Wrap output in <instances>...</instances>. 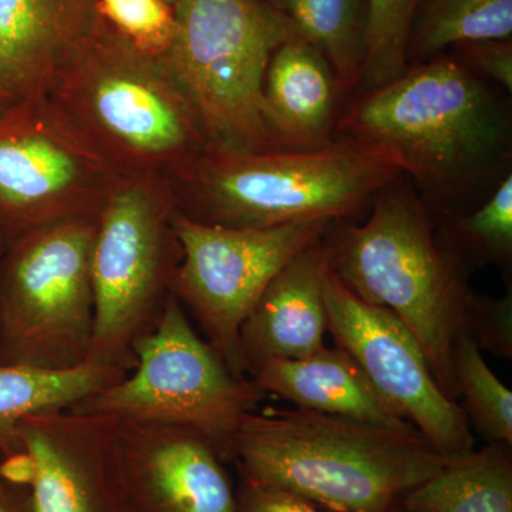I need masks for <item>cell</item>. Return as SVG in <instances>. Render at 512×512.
Returning a JSON list of instances; mask_svg holds the SVG:
<instances>
[{"label": "cell", "instance_id": "1", "mask_svg": "<svg viewBox=\"0 0 512 512\" xmlns=\"http://www.w3.org/2000/svg\"><path fill=\"white\" fill-rule=\"evenodd\" d=\"M511 130L507 103L491 84L443 53L360 94L336 120L335 138L396 158L437 227L511 173Z\"/></svg>", "mask_w": 512, "mask_h": 512}, {"label": "cell", "instance_id": "2", "mask_svg": "<svg viewBox=\"0 0 512 512\" xmlns=\"http://www.w3.org/2000/svg\"><path fill=\"white\" fill-rule=\"evenodd\" d=\"M448 458L416 429H387L298 407L248 413L228 446V463L239 477L333 512H393Z\"/></svg>", "mask_w": 512, "mask_h": 512}, {"label": "cell", "instance_id": "3", "mask_svg": "<svg viewBox=\"0 0 512 512\" xmlns=\"http://www.w3.org/2000/svg\"><path fill=\"white\" fill-rule=\"evenodd\" d=\"M434 232L429 208L399 175L377 192L366 221L333 222L325 245L333 274L412 332L440 389L458 403L453 348L476 292L470 269Z\"/></svg>", "mask_w": 512, "mask_h": 512}, {"label": "cell", "instance_id": "4", "mask_svg": "<svg viewBox=\"0 0 512 512\" xmlns=\"http://www.w3.org/2000/svg\"><path fill=\"white\" fill-rule=\"evenodd\" d=\"M403 174L390 154L335 138L322 147L231 153L204 148L170 178L177 211L202 224L271 228L350 221Z\"/></svg>", "mask_w": 512, "mask_h": 512}, {"label": "cell", "instance_id": "5", "mask_svg": "<svg viewBox=\"0 0 512 512\" xmlns=\"http://www.w3.org/2000/svg\"><path fill=\"white\" fill-rule=\"evenodd\" d=\"M46 97L121 178L170 180L207 148L164 63L138 52L101 18L56 74Z\"/></svg>", "mask_w": 512, "mask_h": 512}, {"label": "cell", "instance_id": "6", "mask_svg": "<svg viewBox=\"0 0 512 512\" xmlns=\"http://www.w3.org/2000/svg\"><path fill=\"white\" fill-rule=\"evenodd\" d=\"M177 33L163 57L207 148L265 153L292 148L265 97L271 57L295 35L269 0H181Z\"/></svg>", "mask_w": 512, "mask_h": 512}, {"label": "cell", "instance_id": "7", "mask_svg": "<svg viewBox=\"0 0 512 512\" xmlns=\"http://www.w3.org/2000/svg\"><path fill=\"white\" fill-rule=\"evenodd\" d=\"M133 355L126 376L84 397L69 412L195 431L212 441L228 463L229 441L239 423L266 397L254 380L228 369L173 293L156 325L134 342Z\"/></svg>", "mask_w": 512, "mask_h": 512}, {"label": "cell", "instance_id": "8", "mask_svg": "<svg viewBox=\"0 0 512 512\" xmlns=\"http://www.w3.org/2000/svg\"><path fill=\"white\" fill-rule=\"evenodd\" d=\"M170 180L123 178L97 217L92 251L94 323L89 359L130 372L133 345L158 320L181 258Z\"/></svg>", "mask_w": 512, "mask_h": 512}, {"label": "cell", "instance_id": "9", "mask_svg": "<svg viewBox=\"0 0 512 512\" xmlns=\"http://www.w3.org/2000/svg\"><path fill=\"white\" fill-rule=\"evenodd\" d=\"M97 217L55 222L6 241L0 256V362L70 369L89 359Z\"/></svg>", "mask_w": 512, "mask_h": 512}, {"label": "cell", "instance_id": "10", "mask_svg": "<svg viewBox=\"0 0 512 512\" xmlns=\"http://www.w3.org/2000/svg\"><path fill=\"white\" fill-rule=\"evenodd\" d=\"M333 222L229 228L175 212L173 228L181 258L170 293L197 320L204 339L235 376L248 377L239 348L242 323L269 282L303 248L323 237Z\"/></svg>", "mask_w": 512, "mask_h": 512}, {"label": "cell", "instance_id": "11", "mask_svg": "<svg viewBox=\"0 0 512 512\" xmlns=\"http://www.w3.org/2000/svg\"><path fill=\"white\" fill-rule=\"evenodd\" d=\"M123 178L57 113L46 96L0 111V235L8 239L100 214Z\"/></svg>", "mask_w": 512, "mask_h": 512}, {"label": "cell", "instance_id": "12", "mask_svg": "<svg viewBox=\"0 0 512 512\" xmlns=\"http://www.w3.org/2000/svg\"><path fill=\"white\" fill-rule=\"evenodd\" d=\"M325 306L336 346L356 360L394 412L443 456L476 448L466 413L440 389L419 342L392 312L357 298L330 268Z\"/></svg>", "mask_w": 512, "mask_h": 512}, {"label": "cell", "instance_id": "13", "mask_svg": "<svg viewBox=\"0 0 512 512\" xmlns=\"http://www.w3.org/2000/svg\"><path fill=\"white\" fill-rule=\"evenodd\" d=\"M18 437L32 464L33 512H131L113 417L35 414L20 423Z\"/></svg>", "mask_w": 512, "mask_h": 512}, {"label": "cell", "instance_id": "14", "mask_svg": "<svg viewBox=\"0 0 512 512\" xmlns=\"http://www.w3.org/2000/svg\"><path fill=\"white\" fill-rule=\"evenodd\" d=\"M114 431L131 512H239L238 485L207 437L121 419Z\"/></svg>", "mask_w": 512, "mask_h": 512}, {"label": "cell", "instance_id": "15", "mask_svg": "<svg viewBox=\"0 0 512 512\" xmlns=\"http://www.w3.org/2000/svg\"><path fill=\"white\" fill-rule=\"evenodd\" d=\"M325 235L281 269L242 323L239 348L249 376L266 360L302 359L326 348Z\"/></svg>", "mask_w": 512, "mask_h": 512}, {"label": "cell", "instance_id": "16", "mask_svg": "<svg viewBox=\"0 0 512 512\" xmlns=\"http://www.w3.org/2000/svg\"><path fill=\"white\" fill-rule=\"evenodd\" d=\"M97 0H0V74L18 99L46 96L93 35Z\"/></svg>", "mask_w": 512, "mask_h": 512}, {"label": "cell", "instance_id": "17", "mask_svg": "<svg viewBox=\"0 0 512 512\" xmlns=\"http://www.w3.org/2000/svg\"><path fill=\"white\" fill-rule=\"evenodd\" d=\"M249 377L265 394L288 400L298 409L387 429H414L377 393L356 360L338 346L302 359L266 360Z\"/></svg>", "mask_w": 512, "mask_h": 512}, {"label": "cell", "instance_id": "18", "mask_svg": "<svg viewBox=\"0 0 512 512\" xmlns=\"http://www.w3.org/2000/svg\"><path fill=\"white\" fill-rule=\"evenodd\" d=\"M265 97L276 126L292 148L335 140L339 89L328 60L301 36L286 39L269 62Z\"/></svg>", "mask_w": 512, "mask_h": 512}, {"label": "cell", "instance_id": "19", "mask_svg": "<svg viewBox=\"0 0 512 512\" xmlns=\"http://www.w3.org/2000/svg\"><path fill=\"white\" fill-rule=\"evenodd\" d=\"M128 370L87 359L70 369L0 362V457L16 456L18 427L35 414L69 410L74 404L126 376Z\"/></svg>", "mask_w": 512, "mask_h": 512}, {"label": "cell", "instance_id": "20", "mask_svg": "<svg viewBox=\"0 0 512 512\" xmlns=\"http://www.w3.org/2000/svg\"><path fill=\"white\" fill-rule=\"evenodd\" d=\"M404 512H512V446L488 443L450 457L429 480L403 495Z\"/></svg>", "mask_w": 512, "mask_h": 512}, {"label": "cell", "instance_id": "21", "mask_svg": "<svg viewBox=\"0 0 512 512\" xmlns=\"http://www.w3.org/2000/svg\"><path fill=\"white\" fill-rule=\"evenodd\" d=\"M296 35L328 60L339 93L359 89L366 60L367 0H269Z\"/></svg>", "mask_w": 512, "mask_h": 512}, {"label": "cell", "instance_id": "22", "mask_svg": "<svg viewBox=\"0 0 512 512\" xmlns=\"http://www.w3.org/2000/svg\"><path fill=\"white\" fill-rule=\"evenodd\" d=\"M511 37L512 0H416L407 64L429 62L461 43Z\"/></svg>", "mask_w": 512, "mask_h": 512}, {"label": "cell", "instance_id": "23", "mask_svg": "<svg viewBox=\"0 0 512 512\" xmlns=\"http://www.w3.org/2000/svg\"><path fill=\"white\" fill-rule=\"evenodd\" d=\"M437 244L457 256L468 269L512 262V174L505 175L487 200L473 211L437 224Z\"/></svg>", "mask_w": 512, "mask_h": 512}, {"label": "cell", "instance_id": "24", "mask_svg": "<svg viewBox=\"0 0 512 512\" xmlns=\"http://www.w3.org/2000/svg\"><path fill=\"white\" fill-rule=\"evenodd\" d=\"M453 373L471 429L488 443L512 446L511 390L491 372L481 350L466 335H458L454 342Z\"/></svg>", "mask_w": 512, "mask_h": 512}, {"label": "cell", "instance_id": "25", "mask_svg": "<svg viewBox=\"0 0 512 512\" xmlns=\"http://www.w3.org/2000/svg\"><path fill=\"white\" fill-rule=\"evenodd\" d=\"M416 0H367L366 60L363 93L402 77L409 69L406 49Z\"/></svg>", "mask_w": 512, "mask_h": 512}, {"label": "cell", "instance_id": "26", "mask_svg": "<svg viewBox=\"0 0 512 512\" xmlns=\"http://www.w3.org/2000/svg\"><path fill=\"white\" fill-rule=\"evenodd\" d=\"M99 16L143 55L161 59L177 33L174 6L167 0H97Z\"/></svg>", "mask_w": 512, "mask_h": 512}, {"label": "cell", "instance_id": "27", "mask_svg": "<svg viewBox=\"0 0 512 512\" xmlns=\"http://www.w3.org/2000/svg\"><path fill=\"white\" fill-rule=\"evenodd\" d=\"M461 335H466L480 350L491 355L512 359V291L503 298L474 296L468 308L466 323Z\"/></svg>", "mask_w": 512, "mask_h": 512}, {"label": "cell", "instance_id": "28", "mask_svg": "<svg viewBox=\"0 0 512 512\" xmlns=\"http://www.w3.org/2000/svg\"><path fill=\"white\" fill-rule=\"evenodd\" d=\"M454 57L470 72L487 77L508 93L512 92V40L491 39L461 43L453 47Z\"/></svg>", "mask_w": 512, "mask_h": 512}, {"label": "cell", "instance_id": "29", "mask_svg": "<svg viewBox=\"0 0 512 512\" xmlns=\"http://www.w3.org/2000/svg\"><path fill=\"white\" fill-rule=\"evenodd\" d=\"M239 512H319L315 505L279 488L239 477Z\"/></svg>", "mask_w": 512, "mask_h": 512}, {"label": "cell", "instance_id": "30", "mask_svg": "<svg viewBox=\"0 0 512 512\" xmlns=\"http://www.w3.org/2000/svg\"><path fill=\"white\" fill-rule=\"evenodd\" d=\"M0 512H33L28 488L5 483L0 490Z\"/></svg>", "mask_w": 512, "mask_h": 512}, {"label": "cell", "instance_id": "31", "mask_svg": "<svg viewBox=\"0 0 512 512\" xmlns=\"http://www.w3.org/2000/svg\"><path fill=\"white\" fill-rule=\"evenodd\" d=\"M18 97L13 94L12 90L9 89L2 74H0V111L5 110L10 104L15 103Z\"/></svg>", "mask_w": 512, "mask_h": 512}, {"label": "cell", "instance_id": "32", "mask_svg": "<svg viewBox=\"0 0 512 512\" xmlns=\"http://www.w3.org/2000/svg\"><path fill=\"white\" fill-rule=\"evenodd\" d=\"M5 244V238H3L2 235H0V256H2L3 249H5Z\"/></svg>", "mask_w": 512, "mask_h": 512}, {"label": "cell", "instance_id": "33", "mask_svg": "<svg viewBox=\"0 0 512 512\" xmlns=\"http://www.w3.org/2000/svg\"><path fill=\"white\" fill-rule=\"evenodd\" d=\"M168 3H170L171 6H174L175 3L181 2V0H167Z\"/></svg>", "mask_w": 512, "mask_h": 512}, {"label": "cell", "instance_id": "34", "mask_svg": "<svg viewBox=\"0 0 512 512\" xmlns=\"http://www.w3.org/2000/svg\"><path fill=\"white\" fill-rule=\"evenodd\" d=\"M393 512H404V511L402 510V508L399 507V505H397V507L394 508Z\"/></svg>", "mask_w": 512, "mask_h": 512}, {"label": "cell", "instance_id": "35", "mask_svg": "<svg viewBox=\"0 0 512 512\" xmlns=\"http://www.w3.org/2000/svg\"><path fill=\"white\" fill-rule=\"evenodd\" d=\"M0 461H2V457H0ZM3 485H5V483H3L2 478H0V490H2Z\"/></svg>", "mask_w": 512, "mask_h": 512}]
</instances>
